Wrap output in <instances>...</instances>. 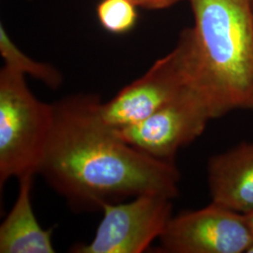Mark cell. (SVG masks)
Returning <instances> with one entry per match:
<instances>
[{
    "mask_svg": "<svg viewBox=\"0 0 253 253\" xmlns=\"http://www.w3.org/2000/svg\"><path fill=\"white\" fill-rule=\"evenodd\" d=\"M100 102L95 95L78 94L53 104L54 123L38 173L77 211H101L144 193L175 198V163L124 142L100 118Z\"/></svg>",
    "mask_w": 253,
    "mask_h": 253,
    "instance_id": "6da1fadb",
    "label": "cell"
},
{
    "mask_svg": "<svg viewBox=\"0 0 253 253\" xmlns=\"http://www.w3.org/2000/svg\"><path fill=\"white\" fill-rule=\"evenodd\" d=\"M193 86L213 119L253 111V0H190Z\"/></svg>",
    "mask_w": 253,
    "mask_h": 253,
    "instance_id": "7a4b0ae2",
    "label": "cell"
},
{
    "mask_svg": "<svg viewBox=\"0 0 253 253\" xmlns=\"http://www.w3.org/2000/svg\"><path fill=\"white\" fill-rule=\"evenodd\" d=\"M54 123V106L38 100L26 76L0 71V185L38 173Z\"/></svg>",
    "mask_w": 253,
    "mask_h": 253,
    "instance_id": "3957f363",
    "label": "cell"
},
{
    "mask_svg": "<svg viewBox=\"0 0 253 253\" xmlns=\"http://www.w3.org/2000/svg\"><path fill=\"white\" fill-rule=\"evenodd\" d=\"M190 85H193V75L189 38L184 29L170 53L112 100L100 102V118L114 130L132 126L149 118Z\"/></svg>",
    "mask_w": 253,
    "mask_h": 253,
    "instance_id": "277c9868",
    "label": "cell"
},
{
    "mask_svg": "<svg viewBox=\"0 0 253 253\" xmlns=\"http://www.w3.org/2000/svg\"><path fill=\"white\" fill-rule=\"evenodd\" d=\"M211 119L207 100L190 85L149 118L115 131L145 155L174 163L179 149L199 138Z\"/></svg>",
    "mask_w": 253,
    "mask_h": 253,
    "instance_id": "5b68a950",
    "label": "cell"
},
{
    "mask_svg": "<svg viewBox=\"0 0 253 253\" xmlns=\"http://www.w3.org/2000/svg\"><path fill=\"white\" fill-rule=\"evenodd\" d=\"M172 200L144 193L128 203L107 204L95 237L72 248L75 253H141L159 239L172 217Z\"/></svg>",
    "mask_w": 253,
    "mask_h": 253,
    "instance_id": "8992f818",
    "label": "cell"
},
{
    "mask_svg": "<svg viewBox=\"0 0 253 253\" xmlns=\"http://www.w3.org/2000/svg\"><path fill=\"white\" fill-rule=\"evenodd\" d=\"M159 242V253H248L253 232L245 214L212 202L172 216Z\"/></svg>",
    "mask_w": 253,
    "mask_h": 253,
    "instance_id": "52a82bcc",
    "label": "cell"
},
{
    "mask_svg": "<svg viewBox=\"0 0 253 253\" xmlns=\"http://www.w3.org/2000/svg\"><path fill=\"white\" fill-rule=\"evenodd\" d=\"M212 202L242 214L253 212V142H243L208 163Z\"/></svg>",
    "mask_w": 253,
    "mask_h": 253,
    "instance_id": "ba28073f",
    "label": "cell"
},
{
    "mask_svg": "<svg viewBox=\"0 0 253 253\" xmlns=\"http://www.w3.org/2000/svg\"><path fill=\"white\" fill-rule=\"evenodd\" d=\"M35 174L19 178V192L8 216L0 226L1 253H54L52 231L43 230L31 205Z\"/></svg>",
    "mask_w": 253,
    "mask_h": 253,
    "instance_id": "9c48e42d",
    "label": "cell"
},
{
    "mask_svg": "<svg viewBox=\"0 0 253 253\" xmlns=\"http://www.w3.org/2000/svg\"><path fill=\"white\" fill-rule=\"evenodd\" d=\"M0 54L4 66L29 75L52 89L58 88L63 82L62 74L50 64L40 62L25 54L9 37L3 24H0Z\"/></svg>",
    "mask_w": 253,
    "mask_h": 253,
    "instance_id": "30bf717a",
    "label": "cell"
},
{
    "mask_svg": "<svg viewBox=\"0 0 253 253\" xmlns=\"http://www.w3.org/2000/svg\"><path fill=\"white\" fill-rule=\"evenodd\" d=\"M137 6L130 0H101L97 7L100 26L112 34H125L135 27Z\"/></svg>",
    "mask_w": 253,
    "mask_h": 253,
    "instance_id": "8fae6325",
    "label": "cell"
},
{
    "mask_svg": "<svg viewBox=\"0 0 253 253\" xmlns=\"http://www.w3.org/2000/svg\"><path fill=\"white\" fill-rule=\"evenodd\" d=\"M137 7L147 9H163L169 8L180 0H130Z\"/></svg>",
    "mask_w": 253,
    "mask_h": 253,
    "instance_id": "7c38bea8",
    "label": "cell"
},
{
    "mask_svg": "<svg viewBox=\"0 0 253 253\" xmlns=\"http://www.w3.org/2000/svg\"><path fill=\"white\" fill-rule=\"evenodd\" d=\"M246 216H247V218L249 220V223H250V225L252 227L253 232V213H250V214H247Z\"/></svg>",
    "mask_w": 253,
    "mask_h": 253,
    "instance_id": "4fadbf2b",
    "label": "cell"
},
{
    "mask_svg": "<svg viewBox=\"0 0 253 253\" xmlns=\"http://www.w3.org/2000/svg\"><path fill=\"white\" fill-rule=\"evenodd\" d=\"M248 253H253V245L251 247V249L249 250V252H248Z\"/></svg>",
    "mask_w": 253,
    "mask_h": 253,
    "instance_id": "5bb4252c",
    "label": "cell"
}]
</instances>
